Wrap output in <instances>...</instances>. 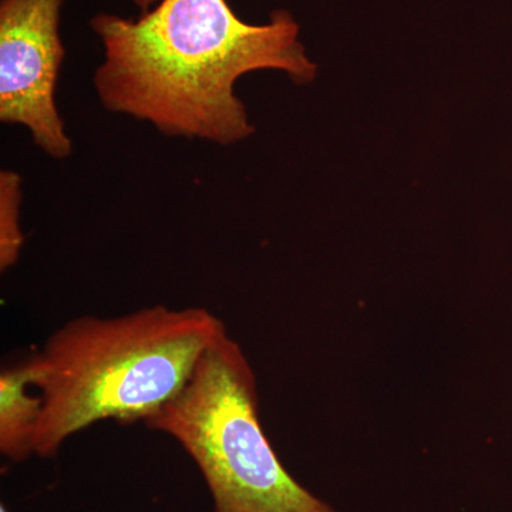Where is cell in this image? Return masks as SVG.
<instances>
[{"instance_id":"7","label":"cell","mask_w":512,"mask_h":512,"mask_svg":"<svg viewBox=\"0 0 512 512\" xmlns=\"http://www.w3.org/2000/svg\"><path fill=\"white\" fill-rule=\"evenodd\" d=\"M158 2L160 0H134V3L141 9V13H146L148 10L153 9Z\"/></svg>"},{"instance_id":"1","label":"cell","mask_w":512,"mask_h":512,"mask_svg":"<svg viewBox=\"0 0 512 512\" xmlns=\"http://www.w3.org/2000/svg\"><path fill=\"white\" fill-rule=\"evenodd\" d=\"M90 25L104 49L93 76L101 106L167 137L247 140L255 128L235 93L242 76L279 70L305 84L318 72L285 10L249 25L227 0H160L138 19L99 13Z\"/></svg>"},{"instance_id":"3","label":"cell","mask_w":512,"mask_h":512,"mask_svg":"<svg viewBox=\"0 0 512 512\" xmlns=\"http://www.w3.org/2000/svg\"><path fill=\"white\" fill-rule=\"evenodd\" d=\"M200 470L214 512H338L286 470L259 419L258 384L225 330L180 393L146 421Z\"/></svg>"},{"instance_id":"6","label":"cell","mask_w":512,"mask_h":512,"mask_svg":"<svg viewBox=\"0 0 512 512\" xmlns=\"http://www.w3.org/2000/svg\"><path fill=\"white\" fill-rule=\"evenodd\" d=\"M22 177L12 170L0 171V271H9L22 254L23 235L20 228Z\"/></svg>"},{"instance_id":"5","label":"cell","mask_w":512,"mask_h":512,"mask_svg":"<svg viewBox=\"0 0 512 512\" xmlns=\"http://www.w3.org/2000/svg\"><path fill=\"white\" fill-rule=\"evenodd\" d=\"M42 397L35 386L32 356L0 373V453L10 463L35 456Z\"/></svg>"},{"instance_id":"8","label":"cell","mask_w":512,"mask_h":512,"mask_svg":"<svg viewBox=\"0 0 512 512\" xmlns=\"http://www.w3.org/2000/svg\"><path fill=\"white\" fill-rule=\"evenodd\" d=\"M0 512H9V508L5 504L0 505Z\"/></svg>"},{"instance_id":"4","label":"cell","mask_w":512,"mask_h":512,"mask_svg":"<svg viewBox=\"0 0 512 512\" xmlns=\"http://www.w3.org/2000/svg\"><path fill=\"white\" fill-rule=\"evenodd\" d=\"M63 0H0V121L22 126L46 156L64 160L73 144L56 106L66 52Z\"/></svg>"},{"instance_id":"2","label":"cell","mask_w":512,"mask_h":512,"mask_svg":"<svg viewBox=\"0 0 512 512\" xmlns=\"http://www.w3.org/2000/svg\"><path fill=\"white\" fill-rule=\"evenodd\" d=\"M225 330L208 309L164 305L64 323L32 356L42 397L35 456L56 457L70 437L100 421L146 423L183 390Z\"/></svg>"}]
</instances>
